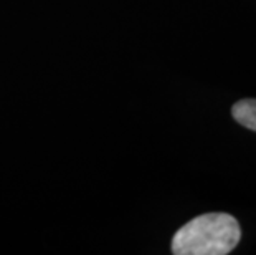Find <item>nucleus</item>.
<instances>
[{"instance_id": "nucleus-1", "label": "nucleus", "mask_w": 256, "mask_h": 255, "mask_svg": "<svg viewBox=\"0 0 256 255\" xmlns=\"http://www.w3.org/2000/svg\"><path fill=\"white\" fill-rule=\"evenodd\" d=\"M238 220L226 212H208L195 217L176 232L172 253L176 255H226L240 243Z\"/></svg>"}, {"instance_id": "nucleus-2", "label": "nucleus", "mask_w": 256, "mask_h": 255, "mask_svg": "<svg viewBox=\"0 0 256 255\" xmlns=\"http://www.w3.org/2000/svg\"><path fill=\"white\" fill-rule=\"evenodd\" d=\"M232 115L235 118L236 123L256 133V100L254 98L236 101L232 108Z\"/></svg>"}]
</instances>
